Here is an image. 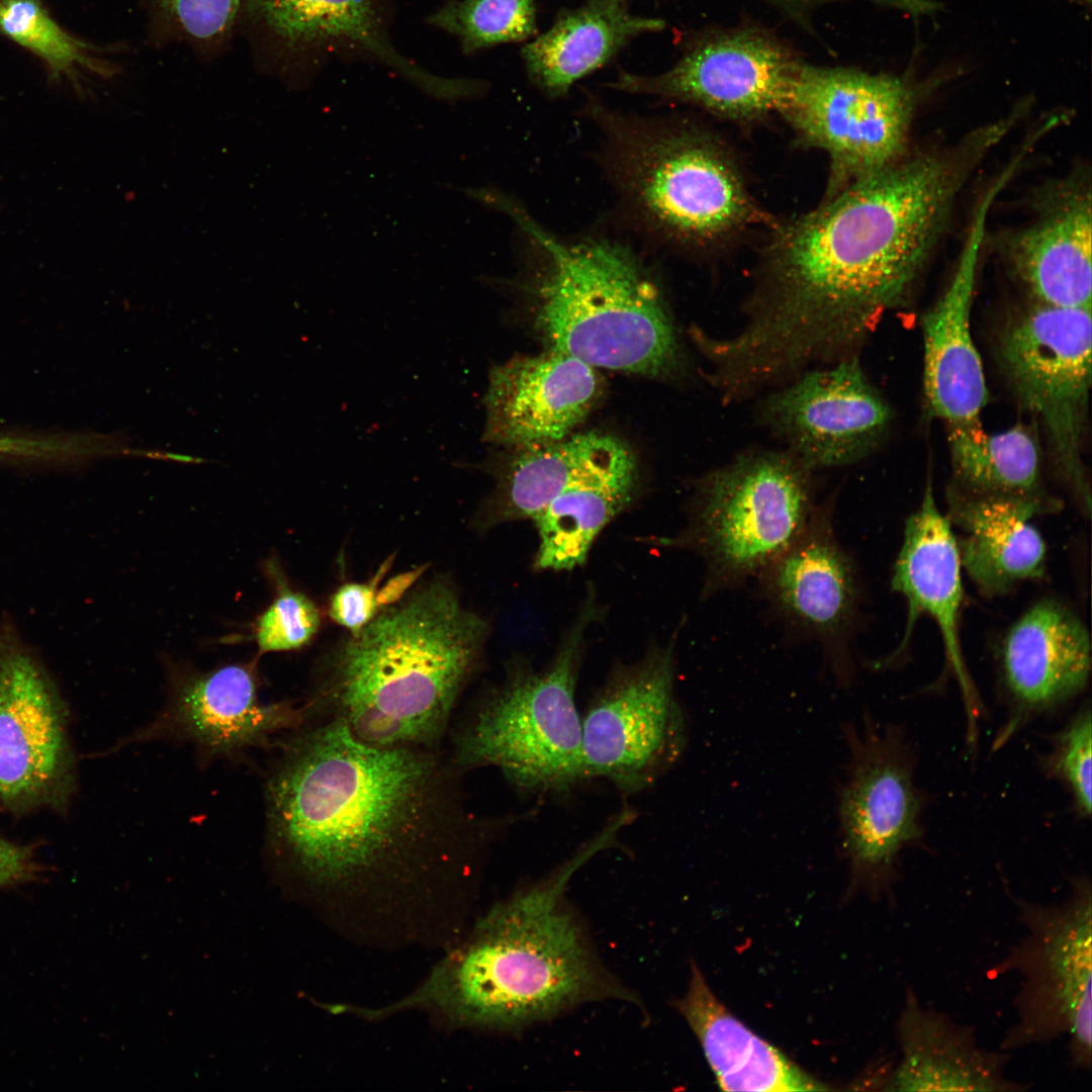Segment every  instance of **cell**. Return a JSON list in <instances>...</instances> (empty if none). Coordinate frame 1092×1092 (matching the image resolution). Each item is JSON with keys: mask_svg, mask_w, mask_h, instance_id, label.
Here are the masks:
<instances>
[{"mask_svg": "<svg viewBox=\"0 0 1092 1092\" xmlns=\"http://www.w3.org/2000/svg\"><path fill=\"white\" fill-rule=\"evenodd\" d=\"M825 510L757 576L776 611L823 643L840 641L857 611L855 567Z\"/></svg>", "mask_w": 1092, "mask_h": 1092, "instance_id": "cell-23", "label": "cell"}, {"mask_svg": "<svg viewBox=\"0 0 1092 1092\" xmlns=\"http://www.w3.org/2000/svg\"><path fill=\"white\" fill-rule=\"evenodd\" d=\"M638 481L629 446L597 432L580 468L533 519L539 540L534 567L557 571L583 564L598 535L632 502Z\"/></svg>", "mask_w": 1092, "mask_h": 1092, "instance_id": "cell-25", "label": "cell"}, {"mask_svg": "<svg viewBox=\"0 0 1092 1092\" xmlns=\"http://www.w3.org/2000/svg\"><path fill=\"white\" fill-rule=\"evenodd\" d=\"M673 642L616 667L581 715L585 779L608 780L622 794L654 786L688 743L675 695Z\"/></svg>", "mask_w": 1092, "mask_h": 1092, "instance_id": "cell-13", "label": "cell"}, {"mask_svg": "<svg viewBox=\"0 0 1092 1092\" xmlns=\"http://www.w3.org/2000/svg\"><path fill=\"white\" fill-rule=\"evenodd\" d=\"M463 774L443 748L378 746L307 718L267 781L276 863L323 895L460 890L503 825L470 807Z\"/></svg>", "mask_w": 1092, "mask_h": 1092, "instance_id": "cell-1", "label": "cell"}, {"mask_svg": "<svg viewBox=\"0 0 1092 1092\" xmlns=\"http://www.w3.org/2000/svg\"><path fill=\"white\" fill-rule=\"evenodd\" d=\"M847 761L837 813L841 851L854 885L893 900L905 849L922 846L926 797L916 783L917 753L904 728L863 712L842 726Z\"/></svg>", "mask_w": 1092, "mask_h": 1092, "instance_id": "cell-10", "label": "cell"}, {"mask_svg": "<svg viewBox=\"0 0 1092 1092\" xmlns=\"http://www.w3.org/2000/svg\"><path fill=\"white\" fill-rule=\"evenodd\" d=\"M597 432L516 448L490 471L495 487L471 520L481 533L499 525L533 520L571 480L586 459Z\"/></svg>", "mask_w": 1092, "mask_h": 1092, "instance_id": "cell-30", "label": "cell"}, {"mask_svg": "<svg viewBox=\"0 0 1092 1092\" xmlns=\"http://www.w3.org/2000/svg\"><path fill=\"white\" fill-rule=\"evenodd\" d=\"M596 615L588 592L549 663L509 662L503 680L450 729L448 752L460 769L497 768L511 785L534 795L564 794L585 780L575 692Z\"/></svg>", "mask_w": 1092, "mask_h": 1092, "instance_id": "cell-6", "label": "cell"}, {"mask_svg": "<svg viewBox=\"0 0 1092 1092\" xmlns=\"http://www.w3.org/2000/svg\"><path fill=\"white\" fill-rule=\"evenodd\" d=\"M1092 719L1089 702L1082 705L1052 737L1051 749L1040 760L1045 775L1070 795L1076 815L1091 816Z\"/></svg>", "mask_w": 1092, "mask_h": 1092, "instance_id": "cell-35", "label": "cell"}, {"mask_svg": "<svg viewBox=\"0 0 1092 1092\" xmlns=\"http://www.w3.org/2000/svg\"><path fill=\"white\" fill-rule=\"evenodd\" d=\"M248 8L289 53H356L387 66L430 96L456 101L465 95V79L436 76L398 52L380 0H250Z\"/></svg>", "mask_w": 1092, "mask_h": 1092, "instance_id": "cell-22", "label": "cell"}, {"mask_svg": "<svg viewBox=\"0 0 1092 1092\" xmlns=\"http://www.w3.org/2000/svg\"><path fill=\"white\" fill-rule=\"evenodd\" d=\"M268 568L276 595L255 623L254 638L259 652L301 649L318 633L322 611L310 597L289 585L278 565L272 563Z\"/></svg>", "mask_w": 1092, "mask_h": 1092, "instance_id": "cell-34", "label": "cell"}, {"mask_svg": "<svg viewBox=\"0 0 1092 1092\" xmlns=\"http://www.w3.org/2000/svg\"><path fill=\"white\" fill-rule=\"evenodd\" d=\"M896 1037L900 1060L886 1091L1022 1092L1031 1087L1007 1077L1009 1052L981 1046L973 1026L923 1005L910 986Z\"/></svg>", "mask_w": 1092, "mask_h": 1092, "instance_id": "cell-24", "label": "cell"}, {"mask_svg": "<svg viewBox=\"0 0 1092 1092\" xmlns=\"http://www.w3.org/2000/svg\"><path fill=\"white\" fill-rule=\"evenodd\" d=\"M968 179L949 150L904 155L777 223L744 327L710 342L723 378L751 394L810 364L853 356L879 316L905 299Z\"/></svg>", "mask_w": 1092, "mask_h": 1092, "instance_id": "cell-2", "label": "cell"}, {"mask_svg": "<svg viewBox=\"0 0 1092 1092\" xmlns=\"http://www.w3.org/2000/svg\"><path fill=\"white\" fill-rule=\"evenodd\" d=\"M597 368L547 349L495 365L483 397L486 443L520 448L570 435L599 400Z\"/></svg>", "mask_w": 1092, "mask_h": 1092, "instance_id": "cell-18", "label": "cell"}, {"mask_svg": "<svg viewBox=\"0 0 1092 1092\" xmlns=\"http://www.w3.org/2000/svg\"><path fill=\"white\" fill-rule=\"evenodd\" d=\"M622 188L668 239L711 248L754 224L777 223L752 198L725 147L695 129L612 118Z\"/></svg>", "mask_w": 1092, "mask_h": 1092, "instance_id": "cell-8", "label": "cell"}, {"mask_svg": "<svg viewBox=\"0 0 1092 1092\" xmlns=\"http://www.w3.org/2000/svg\"><path fill=\"white\" fill-rule=\"evenodd\" d=\"M726 1091H817L826 1087L750 1031L716 998L698 968L676 1003Z\"/></svg>", "mask_w": 1092, "mask_h": 1092, "instance_id": "cell-29", "label": "cell"}, {"mask_svg": "<svg viewBox=\"0 0 1092 1092\" xmlns=\"http://www.w3.org/2000/svg\"><path fill=\"white\" fill-rule=\"evenodd\" d=\"M772 1L776 2L777 4H781V5L785 6L787 8L801 9V8H806V7L811 6V5H816V4L823 3L826 0H772Z\"/></svg>", "mask_w": 1092, "mask_h": 1092, "instance_id": "cell-40", "label": "cell"}, {"mask_svg": "<svg viewBox=\"0 0 1092 1092\" xmlns=\"http://www.w3.org/2000/svg\"><path fill=\"white\" fill-rule=\"evenodd\" d=\"M759 420L811 470L844 466L882 441L891 411L856 356L805 371L766 396Z\"/></svg>", "mask_w": 1092, "mask_h": 1092, "instance_id": "cell-15", "label": "cell"}, {"mask_svg": "<svg viewBox=\"0 0 1092 1092\" xmlns=\"http://www.w3.org/2000/svg\"><path fill=\"white\" fill-rule=\"evenodd\" d=\"M947 442L965 490L1045 502L1040 492L1039 445L1026 426L988 434L980 422L951 425Z\"/></svg>", "mask_w": 1092, "mask_h": 1092, "instance_id": "cell-31", "label": "cell"}, {"mask_svg": "<svg viewBox=\"0 0 1092 1092\" xmlns=\"http://www.w3.org/2000/svg\"><path fill=\"white\" fill-rule=\"evenodd\" d=\"M1069 884L1060 903L1026 900L1005 887L1024 934L988 973L1020 978L1015 1020L998 1049L1011 1053L1067 1037L1070 1068L1086 1072L1092 1063V883L1080 873Z\"/></svg>", "mask_w": 1092, "mask_h": 1092, "instance_id": "cell-9", "label": "cell"}, {"mask_svg": "<svg viewBox=\"0 0 1092 1092\" xmlns=\"http://www.w3.org/2000/svg\"><path fill=\"white\" fill-rule=\"evenodd\" d=\"M1039 216L1008 243L1011 265L1036 303L1091 307L1090 188L1059 193Z\"/></svg>", "mask_w": 1092, "mask_h": 1092, "instance_id": "cell-27", "label": "cell"}, {"mask_svg": "<svg viewBox=\"0 0 1092 1092\" xmlns=\"http://www.w3.org/2000/svg\"><path fill=\"white\" fill-rule=\"evenodd\" d=\"M393 560V556L385 559L366 581L341 583L328 600L326 612L329 619L344 628L347 634H358L383 609L380 585Z\"/></svg>", "mask_w": 1092, "mask_h": 1092, "instance_id": "cell-38", "label": "cell"}, {"mask_svg": "<svg viewBox=\"0 0 1092 1092\" xmlns=\"http://www.w3.org/2000/svg\"><path fill=\"white\" fill-rule=\"evenodd\" d=\"M158 13L175 29L197 42L225 37L250 0H154Z\"/></svg>", "mask_w": 1092, "mask_h": 1092, "instance_id": "cell-36", "label": "cell"}, {"mask_svg": "<svg viewBox=\"0 0 1092 1092\" xmlns=\"http://www.w3.org/2000/svg\"><path fill=\"white\" fill-rule=\"evenodd\" d=\"M305 719L303 707L262 703L254 666L234 663L178 675L160 717L136 736H176L208 755H228L267 744Z\"/></svg>", "mask_w": 1092, "mask_h": 1092, "instance_id": "cell-19", "label": "cell"}, {"mask_svg": "<svg viewBox=\"0 0 1092 1092\" xmlns=\"http://www.w3.org/2000/svg\"><path fill=\"white\" fill-rule=\"evenodd\" d=\"M797 64L768 37L739 32L697 46L662 74L621 72L609 86L687 102L745 122L780 111Z\"/></svg>", "mask_w": 1092, "mask_h": 1092, "instance_id": "cell-16", "label": "cell"}, {"mask_svg": "<svg viewBox=\"0 0 1092 1092\" xmlns=\"http://www.w3.org/2000/svg\"><path fill=\"white\" fill-rule=\"evenodd\" d=\"M623 827L612 817L551 875L494 906L420 987L382 1012L423 1007L460 1025L514 1030L583 1002L628 998L564 899L570 878Z\"/></svg>", "mask_w": 1092, "mask_h": 1092, "instance_id": "cell-4", "label": "cell"}, {"mask_svg": "<svg viewBox=\"0 0 1092 1092\" xmlns=\"http://www.w3.org/2000/svg\"><path fill=\"white\" fill-rule=\"evenodd\" d=\"M465 54L528 40L537 33L536 0H450L428 17Z\"/></svg>", "mask_w": 1092, "mask_h": 1092, "instance_id": "cell-32", "label": "cell"}, {"mask_svg": "<svg viewBox=\"0 0 1092 1092\" xmlns=\"http://www.w3.org/2000/svg\"><path fill=\"white\" fill-rule=\"evenodd\" d=\"M811 472L787 450L744 453L701 478L687 526L653 543L702 557L705 593L757 577L808 525Z\"/></svg>", "mask_w": 1092, "mask_h": 1092, "instance_id": "cell-7", "label": "cell"}, {"mask_svg": "<svg viewBox=\"0 0 1092 1092\" xmlns=\"http://www.w3.org/2000/svg\"><path fill=\"white\" fill-rule=\"evenodd\" d=\"M488 633L451 576L419 579L320 656L306 717L339 722L378 746L442 748Z\"/></svg>", "mask_w": 1092, "mask_h": 1092, "instance_id": "cell-3", "label": "cell"}, {"mask_svg": "<svg viewBox=\"0 0 1092 1092\" xmlns=\"http://www.w3.org/2000/svg\"><path fill=\"white\" fill-rule=\"evenodd\" d=\"M502 209L544 250L535 289V324L548 349L595 368L672 379L686 357L656 285L622 248L565 244L514 202L491 193Z\"/></svg>", "mask_w": 1092, "mask_h": 1092, "instance_id": "cell-5", "label": "cell"}, {"mask_svg": "<svg viewBox=\"0 0 1092 1092\" xmlns=\"http://www.w3.org/2000/svg\"><path fill=\"white\" fill-rule=\"evenodd\" d=\"M0 33L42 59L56 77L76 65L102 71L89 46L63 30L40 0H0Z\"/></svg>", "mask_w": 1092, "mask_h": 1092, "instance_id": "cell-33", "label": "cell"}, {"mask_svg": "<svg viewBox=\"0 0 1092 1092\" xmlns=\"http://www.w3.org/2000/svg\"><path fill=\"white\" fill-rule=\"evenodd\" d=\"M117 450L111 437L96 434L0 436V458L66 462L115 455Z\"/></svg>", "mask_w": 1092, "mask_h": 1092, "instance_id": "cell-37", "label": "cell"}, {"mask_svg": "<svg viewBox=\"0 0 1092 1092\" xmlns=\"http://www.w3.org/2000/svg\"><path fill=\"white\" fill-rule=\"evenodd\" d=\"M962 562L947 517L936 506L927 484L919 508L906 520L903 542L894 566L892 587L907 602L908 620L903 645L920 615L937 625L949 667L960 687L967 715V742L978 741L984 712L964 660L959 617L963 601Z\"/></svg>", "mask_w": 1092, "mask_h": 1092, "instance_id": "cell-21", "label": "cell"}, {"mask_svg": "<svg viewBox=\"0 0 1092 1092\" xmlns=\"http://www.w3.org/2000/svg\"><path fill=\"white\" fill-rule=\"evenodd\" d=\"M64 701L11 626H0V800L14 812L63 809L74 787Z\"/></svg>", "mask_w": 1092, "mask_h": 1092, "instance_id": "cell-14", "label": "cell"}, {"mask_svg": "<svg viewBox=\"0 0 1092 1092\" xmlns=\"http://www.w3.org/2000/svg\"><path fill=\"white\" fill-rule=\"evenodd\" d=\"M657 18L633 14L627 0H588L560 15L522 50L531 81L552 97L609 63L634 37L662 29Z\"/></svg>", "mask_w": 1092, "mask_h": 1092, "instance_id": "cell-28", "label": "cell"}, {"mask_svg": "<svg viewBox=\"0 0 1092 1092\" xmlns=\"http://www.w3.org/2000/svg\"><path fill=\"white\" fill-rule=\"evenodd\" d=\"M948 509L962 567L982 592L1002 595L1042 575L1046 546L1031 519L1052 510L1048 502L964 489L950 494Z\"/></svg>", "mask_w": 1092, "mask_h": 1092, "instance_id": "cell-26", "label": "cell"}, {"mask_svg": "<svg viewBox=\"0 0 1092 1092\" xmlns=\"http://www.w3.org/2000/svg\"><path fill=\"white\" fill-rule=\"evenodd\" d=\"M1005 185L999 178L978 206L953 275L923 314V385L930 412L947 426L980 422L988 389L971 333L977 266L990 206Z\"/></svg>", "mask_w": 1092, "mask_h": 1092, "instance_id": "cell-20", "label": "cell"}, {"mask_svg": "<svg viewBox=\"0 0 1092 1092\" xmlns=\"http://www.w3.org/2000/svg\"><path fill=\"white\" fill-rule=\"evenodd\" d=\"M1091 641L1082 620L1062 603L1031 606L1006 634L1001 653L1005 721L992 743L1003 748L1036 718L1082 694L1090 678Z\"/></svg>", "mask_w": 1092, "mask_h": 1092, "instance_id": "cell-17", "label": "cell"}, {"mask_svg": "<svg viewBox=\"0 0 1092 1092\" xmlns=\"http://www.w3.org/2000/svg\"><path fill=\"white\" fill-rule=\"evenodd\" d=\"M1091 307L1034 302L1011 320L998 344L1019 404L1042 426L1061 476L1090 512L1082 462L1091 387Z\"/></svg>", "mask_w": 1092, "mask_h": 1092, "instance_id": "cell-12", "label": "cell"}, {"mask_svg": "<svg viewBox=\"0 0 1092 1092\" xmlns=\"http://www.w3.org/2000/svg\"><path fill=\"white\" fill-rule=\"evenodd\" d=\"M915 93L899 78L798 63L780 109L830 162L829 199L905 155Z\"/></svg>", "mask_w": 1092, "mask_h": 1092, "instance_id": "cell-11", "label": "cell"}, {"mask_svg": "<svg viewBox=\"0 0 1092 1092\" xmlns=\"http://www.w3.org/2000/svg\"><path fill=\"white\" fill-rule=\"evenodd\" d=\"M40 871L31 846L0 837V889L31 882Z\"/></svg>", "mask_w": 1092, "mask_h": 1092, "instance_id": "cell-39", "label": "cell"}]
</instances>
